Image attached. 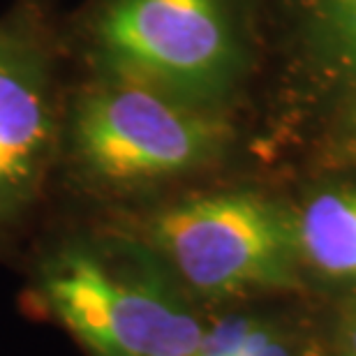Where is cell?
Instances as JSON below:
<instances>
[{
    "instance_id": "obj_2",
    "label": "cell",
    "mask_w": 356,
    "mask_h": 356,
    "mask_svg": "<svg viewBox=\"0 0 356 356\" xmlns=\"http://www.w3.org/2000/svg\"><path fill=\"white\" fill-rule=\"evenodd\" d=\"M35 298L90 356H190L204 329L151 266L127 268L88 241L42 261Z\"/></svg>"
},
{
    "instance_id": "obj_7",
    "label": "cell",
    "mask_w": 356,
    "mask_h": 356,
    "mask_svg": "<svg viewBox=\"0 0 356 356\" xmlns=\"http://www.w3.org/2000/svg\"><path fill=\"white\" fill-rule=\"evenodd\" d=\"M259 326V322H254V319L245 315L227 317L222 322H218L213 329L204 331L197 350L190 356H236L250 343V338Z\"/></svg>"
},
{
    "instance_id": "obj_9",
    "label": "cell",
    "mask_w": 356,
    "mask_h": 356,
    "mask_svg": "<svg viewBox=\"0 0 356 356\" xmlns=\"http://www.w3.org/2000/svg\"><path fill=\"white\" fill-rule=\"evenodd\" d=\"M350 153H352V158L356 162V113H354V123H352V130H350Z\"/></svg>"
},
{
    "instance_id": "obj_4",
    "label": "cell",
    "mask_w": 356,
    "mask_h": 356,
    "mask_svg": "<svg viewBox=\"0 0 356 356\" xmlns=\"http://www.w3.org/2000/svg\"><path fill=\"white\" fill-rule=\"evenodd\" d=\"M153 254L206 298L243 296L294 282V225L250 192L183 199L148 222Z\"/></svg>"
},
{
    "instance_id": "obj_6",
    "label": "cell",
    "mask_w": 356,
    "mask_h": 356,
    "mask_svg": "<svg viewBox=\"0 0 356 356\" xmlns=\"http://www.w3.org/2000/svg\"><path fill=\"white\" fill-rule=\"evenodd\" d=\"M291 225L298 257L326 277L356 280V188L312 197Z\"/></svg>"
},
{
    "instance_id": "obj_3",
    "label": "cell",
    "mask_w": 356,
    "mask_h": 356,
    "mask_svg": "<svg viewBox=\"0 0 356 356\" xmlns=\"http://www.w3.org/2000/svg\"><path fill=\"white\" fill-rule=\"evenodd\" d=\"M88 44L97 72L134 76L209 106L229 92L243 65L227 0H104Z\"/></svg>"
},
{
    "instance_id": "obj_10",
    "label": "cell",
    "mask_w": 356,
    "mask_h": 356,
    "mask_svg": "<svg viewBox=\"0 0 356 356\" xmlns=\"http://www.w3.org/2000/svg\"><path fill=\"white\" fill-rule=\"evenodd\" d=\"M347 338H350V343H352L354 352H356V319L350 324V331H347Z\"/></svg>"
},
{
    "instance_id": "obj_5",
    "label": "cell",
    "mask_w": 356,
    "mask_h": 356,
    "mask_svg": "<svg viewBox=\"0 0 356 356\" xmlns=\"http://www.w3.org/2000/svg\"><path fill=\"white\" fill-rule=\"evenodd\" d=\"M63 113L44 21L14 7L0 17V236L38 202L60 153Z\"/></svg>"
},
{
    "instance_id": "obj_1",
    "label": "cell",
    "mask_w": 356,
    "mask_h": 356,
    "mask_svg": "<svg viewBox=\"0 0 356 356\" xmlns=\"http://www.w3.org/2000/svg\"><path fill=\"white\" fill-rule=\"evenodd\" d=\"M227 139L229 127L213 106L97 72L65 106L60 151L83 183L132 190L211 165Z\"/></svg>"
},
{
    "instance_id": "obj_8",
    "label": "cell",
    "mask_w": 356,
    "mask_h": 356,
    "mask_svg": "<svg viewBox=\"0 0 356 356\" xmlns=\"http://www.w3.org/2000/svg\"><path fill=\"white\" fill-rule=\"evenodd\" d=\"M315 3L338 51L356 70V0H315Z\"/></svg>"
}]
</instances>
